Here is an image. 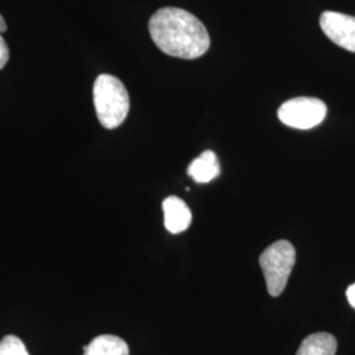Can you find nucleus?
<instances>
[{
  "label": "nucleus",
  "mask_w": 355,
  "mask_h": 355,
  "mask_svg": "<svg viewBox=\"0 0 355 355\" xmlns=\"http://www.w3.org/2000/svg\"><path fill=\"white\" fill-rule=\"evenodd\" d=\"M337 340L329 333H315L305 338L296 355H336Z\"/></svg>",
  "instance_id": "nucleus-9"
},
{
  "label": "nucleus",
  "mask_w": 355,
  "mask_h": 355,
  "mask_svg": "<svg viewBox=\"0 0 355 355\" xmlns=\"http://www.w3.org/2000/svg\"><path fill=\"white\" fill-rule=\"evenodd\" d=\"M85 355H129V347L123 338L103 334L85 346Z\"/></svg>",
  "instance_id": "nucleus-8"
},
{
  "label": "nucleus",
  "mask_w": 355,
  "mask_h": 355,
  "mask_svg": "<svg viewBox=\"0 0 355 355\" xmlns=\"http://www.w3.org/2000/svg\"><path fill=\"white\" fill-rule=\"evenodd\" d=\"M320 26L330 41L346 51L355 53V17L327 11L320 17Z\"/></svg>",
  "instance_id": "nucleus-5"
},
{
  "label": "nucleus",
  "mask_w": 355,
  "mask_h": 355,
  "mask_svg": "<svg viewBox=\"0 0 355 355\" xmlns=\"http://www.w3.org/2000/svg\"><path fill=\"white\" fill-rule=\"evenodd\" d=\"M346 296H347L349 303L352 304L353 308H355V283L354 284H352V286L347 288V291H346Z\"/></svg>",
  "instance_id": "nucleus-12"
},
{
  "label": "nucleus",
  "mask_w": 355,
  "mask_h": 355,
  "mask_svg": "<svg viewBox=\"0 0 355 355\" xmlns=\"http://www.w3.org/2000/svg\"><path fill=\"white\" fill-rule=\"evenodd\" d=\"M164 216H165V227L170 233L178 234L189 228L192 221L189 205L178 196H168L162 204Z\"/></svg>",
  "instance_id": "nucleus-6"
},
{
  "label": "nucleus",
  "mask_w": 355,
  "mask_h": 355,
  "mask_svg": "<svg viewBox=\"0 0 355 355\" xmlns=\"http://www.w3.org/2000/svg\"><path fill=\"white\" fill-rule=\"evenodd\" d=\"M296 262V252L291 242L286 240L271 243L259 257V266L266 280L267 291L277 297L284 291L292 268Z\"/></svg>",
  "instance_id": "nucleus-3"
},
{
  "label": "nucleus",
  "mask_w": 355,
  "mask_h": 355,
  "mask_svg": "<svg viewBox=\"0 0 355 355\" xmlns=\"http://www.w3.org/2000/svg\"><path fill=\"white\" fill-rule=\"evenodd\" d=\"M154 44L167 55L195 60L207 53L211 38L203 23L180 8L166 7L154 13L149 21Z\"/></svg>",
  "instance_id": "nucleus-1"
},
{
  "label": "nucleus",
  "mask_w": 355,
  "mask_h": 355,
  "mask_svg": "<svg viewBox=\"0 0 355 355\" xmlns=\"http://www.w3.org/2000/svg\"><path fill=\"white\" fill-rule=\"evenodd\" d=\"M7 29L6 21L3 19V16L0 15V70L7 64L8 60H10V49L7 42L4 41V38L1 36V33Z\"/></svg>",
  "instance_id": "nucleus-11"
},
{
  "label": "nucleus",
  "mask_w": 355,
  "mask_h": 355,
  "mask_svg": "<svg viewBox=\"0 0 355 355\" xmlns=\"http://www.w3.org/2000/svg\"><path fill=\"white\" fill-rule=\"evenodd\" d=\"M0 355H29V353L19 337L6 336L0 341Z\"/></svg>",
  "instance_id": "nucleus-10"
},
{
  "label": "nucleus",
  "mask_w": 355,
  "mask_h": 355,
  "mask_svg": "<svg viewBox=\"0 0 355 355\" xmlns=\"http://www.w3.org/2000/svg\"><path fill=\"white\" fill-rule=\"evenodd\" d=\"M220 164L217 161L215 153L205 150L196 159H193L189 166V175L196 183H209L220 175Z\"/></svg>",
  "instance_id": "nucleus-7"
},
{
  "label": "nucleus",
  "mask_w": 355,
  "mask_h": 355,
  "mask_svg": "<svg viewBox=\"0 0 355 355\" xmlns=\"http://www.w3.org/2000/svg\"><path fill=\"white\" fill-rule=\"evenodd\" d=\"M327 112L328 108L322 101L303 96L283 103L278 111V117L287 127L311 129L324 121Z\"/></svg>",
  "instance_id": "nucleus-4"
},
{
  "label": "nucleus",
  "mask_w": 355,
  "mask_h": 355,
  "mask_svg": "<svg viewBox=\"0 0 355 355\" xmlns=\"http://www.w3.org/2000/svg\"><path fill=\"white\" fill-rule=\"evenodd\" d=\"M94 104L103 127H120L129 112V95L119 78L110 74L98 76L94 83Z\"/></svg>",
  "instance_id": "nucleus-2"
}]
</instances>
